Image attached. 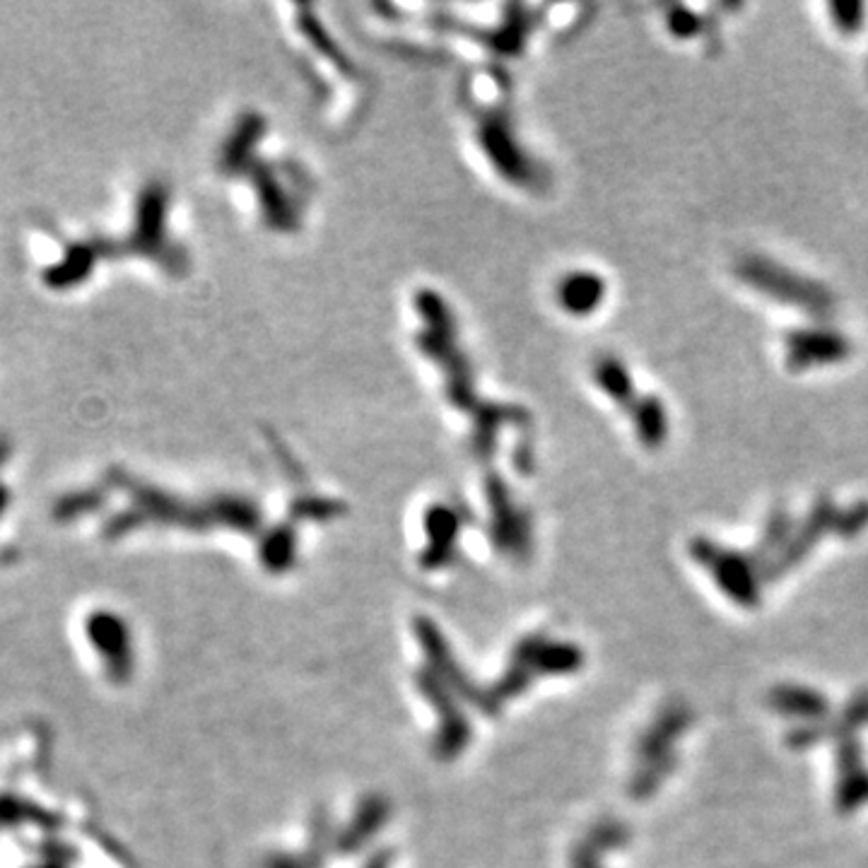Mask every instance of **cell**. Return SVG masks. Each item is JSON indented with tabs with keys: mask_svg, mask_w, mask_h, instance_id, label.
<instances>
[{
	"mask_svg": "<svg viewBox=\"0 0 868 868\" xmlns=\"http://www.w3.org/2000/svg\"><path fill=\"white\" fill-rule=\"evenodd\" d=\"M384 818H386L384 804H382L380 799H370L365 806L360 808L357 820H355V828H353V830H347V837H345L343 847L347 845L350 851H353L357 845L365 842V839L374 832L376 825H380Z\"/></svg>",
	"mask_w": 868,
	"mask_h": 868,
	"instance_id": "cell-1",
	"label": "cell"
}]
</instances>
